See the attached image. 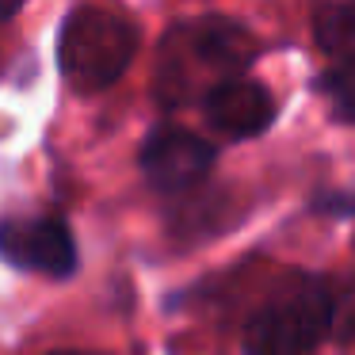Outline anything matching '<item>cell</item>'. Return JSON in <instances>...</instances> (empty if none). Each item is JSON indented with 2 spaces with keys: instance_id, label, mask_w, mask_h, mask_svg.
<instances>
[{
  "instance_id": "6da1fadb",
  "label": "cell",
  "mask_w": 355,
  "mask_h": 355,
  "mask_svg": "<svg viewBox=\"0 0 355 355\" xmlns=\"http://www.w3.org/2000/svg\"><path fill=\"white\" fill-rule=\"evenodd\" d=\"M256 58V42L241 24L222 16L191 19L168 31L161 46V69H157V92L164 103H184L191 92H199L202 80L210 88L230 77H241L248 62Z\"/></svg>"
},
{
  "instance_id": "7a4b0ae2",
  "label": "cell",
  "mask_w": 355,
  "mask_h": 355,
  "mask_svg": "<svg viewBox=\"0 0 355 355\" xmlns=\"http://www.w3.org/2000/svg\"><path fill=\"white\" fill-rule=\"evenodd\" d=\"M138 54V31L115 8L88 4L77 8L62 27L58 39V62L77 92L92 96L111 88L126 73V65Z\"/></svg>"
},
{
  "instance_id": "3957f363",
  "label": "cell",
  "mask_w": 355,
  "mask_h": 355,
  "mask_svg": "<svg viewBox=\"0 0 355 355\" xmlns=\"http://www.w3.org/2000/svg\"><path fill=\"white\" fill-rule=\"evenodd\" d=\"M332 324V291L317 275H294L252 313L245 355H309Z\"/></svg>"
},
{
  "instance_id": "277c9868",
  "label": "cell",
  "mask_w": 355,
  "mask_h": 355,
  "mask_svg": "<svg viewBox=\"0 0 355 355\" xmlns=\"http://www.w3.org/2000/svg\"><path fill=\"white\" fill-rule=\"evenodd\" d=\"M0 256L16 268L65 279L77 271V245L62 218H8L0 222Z\"/></svg>"
},
{
  "instance_id": "5b68a950",
  "label": "cell",
  "mask_w": 355,
  "mask_h": 355,
  "mask_svg": "<svg viewBox=\"0 0 355 355\" xmlns=\"http://www.w3.org/2000/svg\"><path fill=\"white\" fill-rule=\"evenodd\" d=\"M214 164V149L202 141L199 134L184 130V126H157L141 146V172H146L149 187L164 195H176L195 187Z\"/></svg>"
},
{
  "instance_id": "8992f818",
  "label": "cell",
  "mask_w": 355,
  "mask_h": 355,
  "mask_svg": "<svg viewBox=\"0 0 355 355\" xmlns=\"http://www.w3.org/2000/svg\"><path fill=\"white\" fill-rule=\"evenodd\" d=\"M202 111L214 130L230 134V138H252V134L268 130L275 119V100L263 85L248 77H230L214 85L202 96Z\"/></svg>"
},
{
  "instance_id": "52a82bcc",
  "label": "cell",
  "mask_w": 355,
  "mask_h": 355,
  "mask_svg": "<svg viewBox=\"0 0 355 355\" xmlns=\"http://www.w3.org/2000/svg\"><path fill=\"white\" fill-rule=\"evenodd\" d=\"M313 35L329 58L355 54V0H313Z\"/></svg>"
},
{
  "instance_id": "ba28073f",
  "label": "cell",
  "mask_w": 355,
  "mask_h": 355,
  "mask_svg": "<svg viewBox=\"0 0 355 355\" xmlns=\"http://www.w3.org/2000/svg\"><path fill=\"white\" fill-rule=\"evenodd\" d=\"M336 69L324 77V92H329L332 100V111H336V119H344V123H355V54L347 58H336Z\"/></svg>"
},
{
  "instance_id": "9c48e42d",
  "label": "cell",
  "mask_w": 355,
  "mask_h": 355,
  "mask_svg": "<svg viewBox=\"0 0 355 355\" xmlns=\"http://www.w3.org/2000/svg\"><path fill=\"white\" fill-rule=\"evenodd\" d=\"M50 355H92V352H69V347H65V352H50Z\"/></svg>"
}]
</instances>
